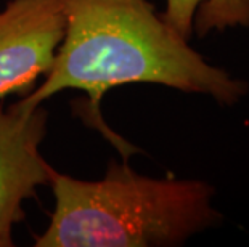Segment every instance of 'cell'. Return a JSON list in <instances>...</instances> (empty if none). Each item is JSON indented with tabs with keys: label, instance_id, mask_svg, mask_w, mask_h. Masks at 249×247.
<instances>
[{
	"label": "cell",
	"instance_id": "cell-2",
	"mask_svg": "<svg viewBox=\"0 0 249 247\" xmlns=\"http://www.w3.org/2000/svg\"><path fill=\"white\" fill-rule=\"evenodd\" d=\"M55 210L36 247H178L215 228V188L196 178L142 175L111 161L102 180L50 170Z\"/></svg>",
	"mask_w": 249,
	"mask_h": 247
},
{
	"label": "cell",
	"instance_id": "cell-5",
	"mask_svg": "<svg viewBox=\"0 0 249 247\" xmlns=\"http://www.w3.org/2000/svg\"><path fill=\"white\" fill-rule=\"evenodd\" d=\"M160 15L182 39H203L213 31L249 28V0H166Z\"/></svg>",
	"mask_w": 249,
	"mask_h": 247
},
{
	"label": "cell",
	"instance_id": "cell-4",
	"mask_svg": "<svg viewBox=\"0 0 249 247\" xmlns=\"http://www.w3.org/2000/svg\"><path fill=\"white\" fill-rule=\"evenodd\" d=\"M49 113L0 99V247H13V228L26 217L23 204L49 186L52 165L40 154Z\"/></svg>",
	"mask_w": 249,
	"mask_h": 247
},
{
	"label": "cell",
	"instance_id": "cell-1",
	"mask_svg": "<svg viewBox=\"0 0 249 247\" xmlns=\"http://www.w3.org/2000/svg\"><path fill=\"white\" fill-rule=\"evenodd\" d=\"M65 37L44 82L18 99L39 106L63 90H82L87 103L76 113L103 133L129 161L139 148L121 138L102 117V99L127 83H156L209 95L224 106L249 93L246 81L211 65L169 28L150 0H63Z\"/></svg>",
	"mask_w": 249,
	"mask_h": 247
},
{
	"label": "cell",
	"instance_id": "cell-3",
	"mask_svg": "<svg viewBox=\"0 0 249 247\" xmlns=\"http://www.w3.org/2000/svg\"><path fill=\"white\" fill-rule=\"evenodd\" d=\"M65 29L63 0H10L0 10V99L34 90L53 66Z\"/></svg>",
	"mask_w": 249,
	"mask_h": 247
}]
</instances>
